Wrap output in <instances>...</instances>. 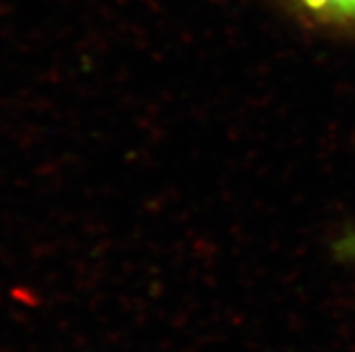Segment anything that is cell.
Returning a JSON list of instances; mask_svg holds the SVG:
<instances>
[{"label":"cell","instance_id":"cell-2","mask_svg":"<svg viewBox=\"0 0 355 352\" xmlns=\"http://www.w3.org/2000/svg\"><path fill=\"white\" fill-rule=\"evenodd\" d=\"M334 250L338 254L339 259H345V261H354L355 259V232L347 234L343 236L341 239L334 245Z\"/></svg>","mask_w":355,"mask_h":352},{"label":"cell","instance_id":"cell-1","mask_svg":"<svg viewBox=\"0 0 355 352\" xmlns=\"http://www.w3.org/2000/svg\"><path fill=\"white\" fill-rule=\"evenodd\" d=\"M309 17L327 24L355 26V0H293Z\"/></svg>","mask_w":355,"mask_h":352}]
</instances>
